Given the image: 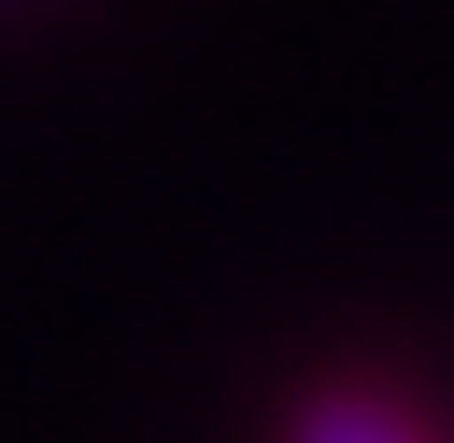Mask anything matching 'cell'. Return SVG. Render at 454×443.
Here are the masks:
<instances>
[{"label":"cell","mask_w":454,"mask_h":443,"mask_svg":"<svg viewBox=\"0 0 454 443\" xmlns=\"http://www.w3.org/2000/svg\"><path fill=\"white\" fill-rule=\"evenodd\" d=\"M289 443H424V423L403 413V402H382V392H331V402L300 413Z\"/></svg>","instance_id":"1"}]
</instances>
